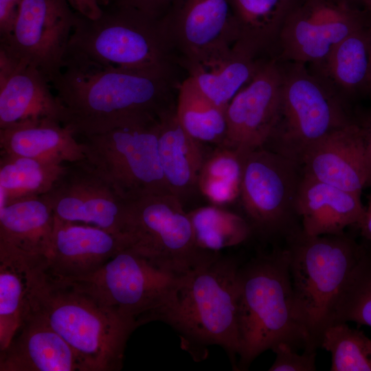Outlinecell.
<instances>
[{
	"mask_svg": "<svg viewBox=\"0 0 371 371\" xmlns=\"http://www.w3.org/2000/svg\"><path fill=\"white\" fill-rule=\"evenodd\" d=\"M180 277L126 247L95 272L68 280L139 327L153 321Z\"/></svg>",
	"mask_w": 371,
	"mask_h": 371,
	"instance_id": "11",
	"label": "cell"
},
{
	"mask_svg": "<svg viewBox=\"0 0 371 371\" xmlns=\"http://www.w3.org/2000/svg\"><path fill=\"white\" fill-rule=\"evenodd\" d=\"M0 371L87 370L70 346L27 308L12 341L0 351Z\"/></svg>",
	"mask_w": 371,
	"mask_h": 371,
	"instance_id": "19",
	"label": "cell"
},
{
	"mask_svg": "<svg viewBox=\"0 0 371 371\" xmlns=\"http://www.w3.org/2000/svg\"><path fill=\"white\" fill-rule=\"evenodd\" d=\"M170 76L66 63L50 84L64 109L63 125L86 137L175 109Z\"/></svg>",
	"mask_w": 371,
	"mask_h": 371,
	"instance_id": "1",
	"label": "cell"
},
{
	"mask_svg": "<svg viewBox=\"0 0 371 371\" xmlns=\"http://www.w3.org/2000/svg\"><path fill=\"white\" fill-rule=\"evenodd\" d=\"M311 65V70L348 106L359 98L371 96L369 27L351 34L338 43L325 60Z\"/></svg>",
	"mask_w": 371,
	"mask_h": 371,
	"instance_id": "23",
	"label": "cell"
},
{
	"mask_svg": "<svg viewBox=\"0 0 371 371\" xmlns=\"http://www.w3.org/2000/svg\"><path fill=\"white\" fill-rule=\"evenodd\" d=\"M172 50L161 19L117 2L96 19L77 13L64 64L170 76Z\"/></svg>",
	"mask_w": 371,
	"mask_h": 371,
	"instance_id": "5",
	"label": "cell"
},
{
	"mask_svg": "<svg viewBox=\"0 0 371 371\" xmlns=\"http://www.w3.org/2000/svg\"><path fill=\"white\" fill-rule=\"evenodd\" d=\"M248 42L239 39L224 56L188 69V76L212 102L227 106L255 76L266 59Z\"/></svg>",
	"mask_w": 371,
	"mask_h": 371,
	"instance_id": "26",
	"label": "cell"
},
{
	"mask_svg": "<svg viewBox=\"0 0 371 371\" xmlns=\"http://www.w3.org/2000/svg\"><path fill=\"white\" fill-rule=\"evenodd\" d=\"M23 0H0V40L9 36Z\"/></svg>",
	"mask_w": 371,
	"mask_h": 371,
	"instance_id": "36",
	"label": "cell"
},
{
	"mask_svg": "<svg viewBox=\"0 0 371 371\" xmlns=\"http://www.w3.org/2000/svg\"><path fill=\"white\" fill-rule=\"evenodd\" d=\"M236 293L237 370H247L260 355L282 342L296 350L316 351L297 309L284 245L241 263Z\"/></svg>",
	"mask_w": 371,
	"mask_h": 371,
	"instance_id": "3",
	"label": "cell"
},
{
	"mask_svg": "<svg viewBox=\"0 0 371 371\" xmlns=\"http://www.w3.org/2000/svg\"><path fill=\"white\" fill-rule=\"evenodd\" d=\"M302 231L310 236L338 234L360 221L361 195L304 175L297 203Z\"/></svg>",
	"mask_w": 371,
	"mask_h": 371,
	"instance_id": "22",
	"label": "cell"
},
{
	"mask_svg": "<svg viewBox=\"0 0 371 371\" xmlns=\"http://www.w3.org/2000/svg\"><path fill=\"white\" fill-rule=\"evenodd\" d=\"M281 105L264 147L302 166L308 153L333 132L355 120L350 107L306 64L280 60Z\"/></svg>",
	"mask_w": 371,
	"mask_h": 371,
	"instance_id": "7",
	"label": "cell"
},
{
	"mask_svg": "<svg viewBox=\"0 0 371 371\" xmlns=\"http://www.w3.org/2000/svg\"><path fill=\"white\" fill-rule=\"evenodd\" d=\"M245 154L218 146L206 155L199 176L198 190L212 205L222 206L239 198Z\"/></svg>",
	"mask_w": 371,
	"mask_h": 371,
	"instance_id": "31",
	"label": "cell"
},
{
	"mask_svg": "<svg viewBox=\"0 0 371 371\" xmlns=\"http://www.w3.org/2000/svg\"><path fill=\"white\" fill-rule=\"evenodd\" d=\"M366 243H367V242H366ZM368 243L371 246V243Z\"/></svg>",
	"mask_w": 371,
	"mask_h": 371,
	"instance_id": "43",
	"label": "cell"
},
{
	"mask_svg": "<svg viewBox=\"0 0 371 371\" xmlns=\"http://www.w3.org/2000/svg\"><path fill=\"white\" fill-rule=\"evenodd\" d=\"M66 164L1 153V207L47 193Z\"/></svg>",
	"mask_w": 371,
	"mask_h": 371,
	"instance_id": "27",
	"label": "cell"
},
{
	"mask_svg": "<svg viewBox=\"0 0 371 371\" xmlns=\"http://www.w3.org/2000/svg\"><path fill=\"white\" fill-rule=\"evenodd\" d=\"M276 359L269 371H315L316 351L304 350L302 355L286 343H280L271 350Z\"/></svg>",
	"mask_w": 371,
	"mask_h": 371,
	"instance_id": "35",
	"label": "cell"
},
{
	"mask_svg": "<svg viewBox=\"0 0 371 371\" xmlns=\"http://www.w3.org/2000/svg\"><path fill=\"white\" fill-rule=\"evenodd\" d=\"M320 348L331 355V371H371V339L346 322L328 327Z\"/></svg>",
	"mask_w": 371,
	"mask_h": 371,
	"instance_id": "33",
	"label": "cell"
},
{
	"mask_svg": "<svg viewBox=\"0 0 371 371\" xmlns=\"http://www.w3.org/2000/svg\"><path fill=\"white\" fill-rule=\"evenodd\" d=\"M77 13L89 19H96L103 12V7L107 6L113 0H67Z\"/></svg>",
	"mask_w": 371,
	"mask_h": 371,
	"instance_id": "39",
	"label": "cell"
},
{
	"mask_svg": "<svg viewBox=\"0 0 371 371\" xmlns=\"http://www.w3.org/2000/svg\"><path fill=\"white\" fill-rule=\"evenodd\" d=\"M364 27H369V16L360 6L342 0H293L279 34L276 57L319 63L341 41Z\"/></svg>",
	"mask_w": 371,
	"mask_h": 371,
	"instance_id": "12",
	"label": "cell"
},
{
	"mask_svg": "<svg viewBox=\"0 0 371 371\" xmlns=\"http://www.w3.org/2000/svg\"><path fill=\"white\" fill-rule=\"evenodd\" d=\"M160 19L188 69L221 58L240 39L229 0H172Z\"/></svg>",
	"mask_w": 371,
	"mask_h": 371,
	"instance_id": "14",
	"label": "cell"
},
{
	"mask_svg": "<svg viewBox=\"0 0 371 371\" xmlns=\"http://www.w3.org/2000/svg\"><path fill=\"white\" fill-rule=\"evenodd\" d=\"M124 234L128 247L157 268L177 276L210 263L221 254L196 245L188 214L171 193L128 201Z\"/></svg>",
	"mask_w": 371,
	"mask_h": 371,
	"instance_id": "9",
	"label": "cell"
},
{
	"mask_svg": "<svg viewBox=\"0 0 371 371\" xmlns=\"http://www.w3.org/2000/svg\"><path fill=\"white\" fill-rule=\"evenodd\" d=\"M45 262H29L27 308L70 346L87 371L122 370L126 343L137 325L72 282L52 275Z\"/></svg>",
	"mask_w": 371,
	"mask_h": 371,
	"instance_id": "2",
	"label": "cell"
},
{
	"mask_svg": "<svg viewBox=\"0 0 371 371\" xmlns=\"http://www.w3.org/2000/svg\"><path fill=\"white\" fill-rule=\"evenodd\" d=\"M43 196L60 220L124 235L128 201L86 159L67 164L52 189Z\"/></svg>",
	"mask_w": 371,
	"mask_h": 371,
	"instance_id": "15",
	"label": "cell"
},
{
	"mask_svg": "<svg viewBox=\"0 0 371 371\" xmlns=\"http://www.w3.org/2000/svg\"><path fill=\"white\" fill-rule=\"evenodd\" d=\"M362 7L367 11L369 16V30L371 32V0H362Z\"/></svg>",
	"mask_w": 371,
	"mask_h": 371,
	"instance_id": "41",
	"label": "cell"
},
{
	"mask_svg": "<svg viewBox=\"0 0 371 371\" xmlns=\"http://www.w3.org/2000/svg\"><path fill=\"white\" fill-rule=\"evenodd\" d=\"M203 145L182 128L175 109L160 116L158 151L162 171L169 190L183 204L199 191V176L207 155Z\"/></svg>",
	"mask_w": 371,
	"mask_h": 371,
	"instance_id": "25",
	"label": "cell"
},
{
	"mask_svg": "<svg viewBox=\"0 0 371 371\" xmlns=\"http://www.w3.org/2000/svg\"><path fill=\"white\" fill-rule=\"evenodd\" d=\"M289 272L297 309L314 350L334 324L339 304L366 247L346 232L288 238Z\"/></svg>",
	"mask_w": 371,
	"mask_h": 371,
	"instance_id": "6",
	"label": "cell"
},
{
	"mask_svg": "<svg viewBox=\"0 0 371 371\" xmlns=\"http://www.w3.org/2000/svg\"><path fill=\"white\" fill-rule=\"evenodd\" d=\"M49 85L38 69L0 50V129L45 119L63 124L64 109Z\"/></svg>",
	"mask_w": 371,
	"mask_h": 371,
	"instance_id": "18",
	"label": "cell"
},
{
	"mask_svg": "<svg viewBox=\"0 0 371 371\" xmlns=\"http://www.w3.org/2000/svg\"><path fill=\"white\" fill-rule=\"evenodd\" d=\"M159 120L133 122L81 137L86 160L126 201L171 193L159 156Z\"/></svg>",
	"mask_w": 371,
	"mask_h": 371,
	"instance_id": "10",
	"label": "cell"
},
{
	"mask_svg": "<svg viewBox=\"0 0 371 371\" xmlns=\"http://www.w3.org/2000/svg\"><path fill=\"white\" fill-rule=\"evenodd\" d=\"M281 87L280 61L272 56L227 104V133L221 146L245 153L264 147L278 122Z\"/></svg>",
	"mask_w": 371,
	"mask_h": 371,
	"instance_id": "16",
	"label": "cell"
},
{
	"mask_svg": "<svg viewBox=\"0 0 371 371\" xmlns=\"http://www.w3.org/2000/svg\"><path fill=\"white\" fill-rule=\"evenodd\" d=\"M196 245L212 252L240 245L253 236L243 214L218 205L196 208L188 212Z\"/></svg>",
	"mask_w": 371,
	"mask_h": 371,
	"instance_id": "30",
	"label": "cell"
},
{
	"mask_svg": "<svg viewBox=\"0 0 371 371\" xmlns=\"http://www.w3.org/2000/svg\"><path fill=\"white\" fill-rule=\"evenodd\" d=\"M29 262L0 258V351L12 341L27 308Z\"/></svg>",
	"mask_w": 371,
	"mask_h": 371,
	"instance_id": "32",
	"label": "cell"
},
{
	"mask_svg": "<svg viewBox=\"0 0 371 371\" xmlns=\"http://www.w3.org/2000/svg\"><path fill=\"white\" fill-rule=\"evenodd\" d=\"M55 216L43 196L19 201L0 209V258L47 260Z\"/></svg>",
	"mask_w": 371,
	"mask_h": 371,
	"instance_id": "21",
	"label": "cell"
},
{
	"mask_svg": "<svg viewBox=\"0 0 371 371\" xmlns=\"http://www.w3.org/2000/svg\"><path fill=\"white\" fill-rule=\"evenodd\" d=\"M293 0H229L240 39L262 52L276 48L279 34Z\"/></svg>",
	"mask_w": 371,
	"mask_h": 371,
	"instance_id": "29",
	"label": "cell"
},
{
	"mask_svg": "<svg viewBox=\"0 0 371 371\" xmlns=\"http://www.w3.org/2000/svg\"><path fill=\"white\" fill-rule=\"evenodd\" d=\"M342 1H344L347 3H349L350 4H352V5H357V6H360V5H362V0H342Z\"/></svg>",
	"mask_w": 371,
	"mask_h": 371,
	"instance_id": "42",
	"label": "cell"
},
{
	"mask_svg": "<svg viewBox=\"0 0 371 371\" xmlns=\"http://www.w3.org/2000/svg\"><path fill=\"white\" fill-rule=\"evenodd\" d=\"M303 178L301 165L265 148L245 154L239 199L253 236L284 244L302 229L297 203Z\"/></svg>",
	"mask_w": 371,
	"mask_h": 371,
	"instance_id": "8",
	"label": "cell"
},
{
	"mask_svg": "<svg viewBox=\"0 0 371 371\" xmlns=\"http://www.w3.org/2000/svg\"><path fill=\"white\" fill-rule=\"evenodd\" d=\"M172 0H117V2L137 9L144 14L160 19Z\"/></svg>",
	"mask_w": 371,
	"mask_h": 371,
	"instance_id": "38",
	"label": "cell"
},
{
	"mask_svg": "<svg viewBox=\"0 0 371 371\" xmlns=\"http://www.w3.org/2000/svg\"><path fill=\"white\" fill-rule=\"evenodd\" d=\"M354 117L363 144L370 186H371V109L355 111Z\"/></svg>",
	"mask_w": 371,
	"mask_h": 371,
	"instance_id": "37",
	"label": "cell"
},
{
	"mask_svg": "<svg viewBox=\"0 0 371 371\" xmlns=\"http://www.w3.org/2000/svg\"><path fill=\"white\" fill-rule=\"evenodd\" d=\"M302 168L305 176L361 196L370 179L355 121L319 142L305 157Z\"/></svg>",
	"mask_w": 371,
	"mask_h": 371,
	"instance_id": "20",
	"label": "cell"
},
{
	"mask_svg": "<svg viewBox=\"0 0 371 371\" xmlns=\"http://www.w3.org/2000/svg\"><path fill=\"white\" fill-rule=\"evenodd\" d=\"M226 107L209 99L189 76L178 87L177 119L189 135L203 144L223 145L227 133Z\"/></svg>",
	"mask_w": 371,
	"mask_h": 371,
	"instance_id": "28",
	"label": "cell"
},
{
	"mask_svg": "<svg viewBox=\"0 0 371 371\" xmlns=\"http://www.w3.org/2000/svg\"><path fill=\"white\" fill-rule=\"evenodd\" d=\"M240 259L221 254L210 263L179 278L153 321L170 326L181 347L194 361L208 355L212 346L221 347L237 370L240 351L236 276Z\"/></svg>",
	"mask_w": 371,
	"mask_h": 371,
	"instance_id": "4",
	"label": "cell"
},
{
	"mask_svg": "<svg viewBox=\"0 0 371 371\" xmlns=\"http://www.w3.org/2000/svg\"><path fill=\"white\" fill-rule=\"evenodd\" d=\"M353 271L338 306L335 323L354 322L371 327V246Z\"/></svg>",
	"mask_w": 371,
	"mask_h": 371,
	"instance_id": "34",
	"label": "cell"
},
{
	"mask_svg": "<svg viewBox=\"0 0 371 371\" xmlns=\"http://www.w3.org/2000/svg\"><path fill=\"white\" fill-rule=\"evenodd\" d=\"M128 246L125 235L55 217L52 247L45 266L52 275L60 278H78L95 272Z\"/></svg>",
	"mask_w": 371,
	"mask_h": 371,
	"instance_id": "17",
	"label": "cell"
},
{
	"mask_svg": "<svg viewBox=\"0 0 371 371\" xmlns=\"http://www.w3.org/2000/svg\"><path fill=\"white\" fill-rule=\"evenodd\" d=\"M1 153L69 164L85 159L80 141L60 122H23L0 129Z\"/></svg>",
	"mask_w": 371,
	"mask_h": 371,
	"instance_id": "24",
	"label": "cell"
},
{
	"mask_svg": "<svg viewBox=\"0 0 371 371\" xmlns=\"http://www.w3.org/2000/svg\"><path fill=\"white\" fill-rule=\"evenodd\" d=\"M76 18L67 0H23L0 50L36 68L51 83L63 69Z\"/></svg>",
	"mask_w": 371,
	"mask_h": 371,
	"instance_id": "13",
	"label": "cell"
},
{
	"mask_svg": "<svg viewBox=\"0 0 371 371\" xmlns=\"http://www.w3.org/2000/svg\"><path fill=\"white\" fill-rule=\"evenodd\" d=\"M355 227L359 230L364 241L371 243V192L368 196V205L365 207L363 214Z\"/></svg>",
	"mask_w": 371,
	"mask_h": 371,
	"instance_id": "40",
	"label": "cell"
}]
</instances>
